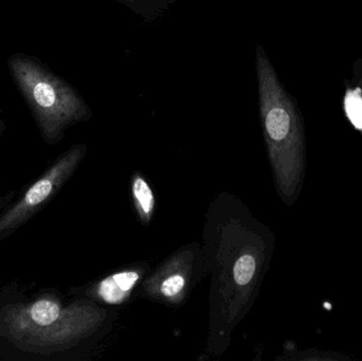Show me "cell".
Listing matches in <instances>:
<instances>
[{"label": "cell", "mask_w": 362, "mask_h": 361, "mask_svg": "<svg viewBox=\"0 0 362 361\" xmlns=\"http://www.w3.org/2000/svg\"><path fill=\"white\" fill-rule=\"evenodd\" d=\"M106 313L91 301L63 303L47 294L33 302L4 307L0 313V332L17 349L49 355L63 351L93 335Z\"/></svg>", "instance_id": "obj_1"}, {"label": "cell", "mask_w": 362, "mask_h": 361, "mask_svg": "<svg viewBox=\"0 0 362 361\" xmlns=\"http://www.w3.org/2000/svg\"><path fill=\"white\" fill-rule=\"evenodd\" d=\"M255 64L266 146L279 192L289 199L297 192L303 172V123L295 100L261 45L257 47Z\"/></svg>", "instance_id": "obj_2"}, {"label": "cell", "mask_w": 362, "mask_h": 361, "mask_svg": "<svg viewBox=\"0 0 362 361\" xmlns=\"http://www.w3.org/2000/svg\"><path fill=\"white\" fill-rule=\"evenodd\" d=\"M8 68L49 146L61 142L70 127L90 120L93 112L82 95L37 57L14 53Z\"/></svg>", "instance_id": "obj_3"}, {"label": "cell", "mask_w": 362, "mask_h": 361, "mask_svg": "<svg viewBox=\"0 0 362 361\" xmlns=\"http://www.w3.org/2000/svg\"><path fill=\"white\" fill-rule=\"evenodd\" d=\"M86 144H74L28 187L21 199L0 214V239L23 226L61 191L86 156Z\"/></svg>", "instance_id": "obj_4"}, {"label": "cell", "mask_w": 362, "mask_h": 361, "mask_svg": "<svg viewBox=\"0 0 362 361\" xmlns=\"http://www.w3.org/2000/svg\"><path fill=\"white\" fill-rule=\"evenodd\" d=\"M193 261L189 251L176 254L144 284L146 295L171 304L182 302L189 294Z\"/></svg>", "instance_id": "obj_5"}, {"label": "cell", "mask_w": 362, "mask_h": 361, "mask_svg": "<svg viewBox=\"0 0 362 361\" xmlns=\"http://www.w3.org/2000/svg\"><path fill=\"white\" fill-rule=\"evenodd\" d=\"M144 275V269H125L102 280L95 288V296L107 304L124 303L131 297Z\"/></svg>", "instance_id": "obj_6"}, {"label": "cell", "mask_w": 362, "mask_h": 361, "mask_svg": "<svg viewBox=\"0 0 362 361\" xmlns=\"http://www.w3.org/2000/svg\"><path fill=\"white\" fill-rule=\"evenodd\" d=\"M132 199L140 220L144 225H150L156 208L154 191L142 174H134L132 177Z\"/></svg>", "instance_id": "obj_7"}, {"label": "cell", "mask_w": 362, "mask_h": 361, "mask_svg": "<svg viewBox=\"0 0 362 361\" xmlns=\"http://www.w3.org/2000/svg\"><path fill=\"white\" fill-rule=\"evenodd\" d=\"M257 258L249 251H245L234 264L232 271L234 283L238 288H248L257 275Z\"/></svg>", "instance_id": "obj_8"}, {"label": "cell", "mask_w": 362, "mask_h": 361, "mask_svg": "<svg viewBox=\"0 0 362 361\" xmlns=\"http://www.w3.org/2000/svg\"><path fill=\"white\" fill-rule=\"evenodd\" d=\"M120 2H123V4H129L131 6L132 4L136 1V0H119ZM150 1H159L163 2V4H173L175 2V0H150Z\"/></svg>", "instance_id": "obj_9"}, {"label": "cell", "mask_w": 362, "mask_h": 361, "mask_svg": "<svg viewBox=\"0 0 362 361\" xmlns=\"http://www.w3.org/2000/svg\"><path fill=\"white\" fill-rule=\"evenodd\" d=\"M6 122H4V119L1 118V116H0V139H1L2 136H4V131H6Z\"/></svg>", "instance_id": "obj_10"}, {"label": "cell", "mask_w": 362, "mask_h": 361, "mask_svg": "<svg viewBox=\"0 0 362 361\" xmlns=\"http://www.w3.org/2000/svg\"><path fill=\"white\" fill-rule=\"evenodd\" d=\"M0 186H1V184H0Z\"/></svg>", "instance_id": "obj_11"}]
</instances>
